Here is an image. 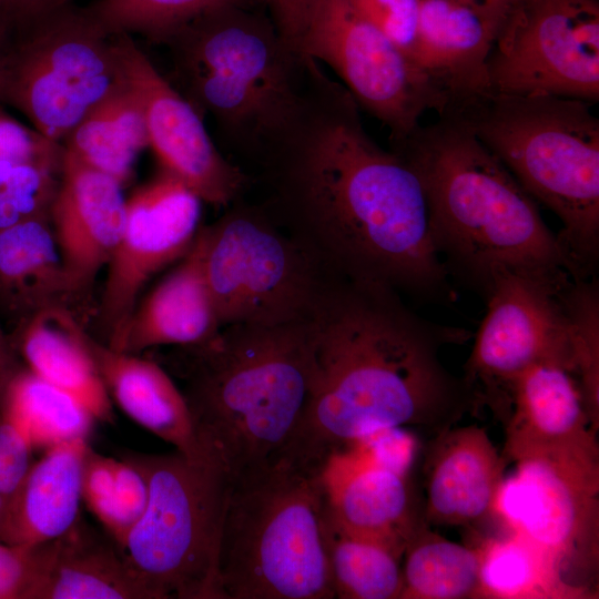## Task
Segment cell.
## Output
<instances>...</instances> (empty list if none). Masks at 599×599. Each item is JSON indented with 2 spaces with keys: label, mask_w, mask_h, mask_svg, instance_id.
<instances>
[{
  "label": "cell",
  "mask_w": 599,
  "mask_h": 599,
  "mask_svg": "<svg viewBox=\"0 0 599 599\" xmlns=\"http://www.w3.org/2000/svg\"><path fill=\"white\" fill-rule=\"evenodd\" d=\"M571 280L556 282L505 273L494 280L484 298L486 315L463 377L480 407H488L501 424L508 416L510 385L524 370L551 362L573 375L567 318L559 296Z\"/></svg>",
  "instance_id": "obj_14"
},
{
  "label": "cell",
  "mask_w": 599,
  "mask_h": 599,
  "mask_svg": "<svg viewBox=\"0 0 599 599\" xmlns=\"http://www.w3.org/2000/svg\"><path fill=\"white\" fill-rule=\"evenodd\" d=\"M495 517L592 591L599 568V449L556 450L515 461ZM597 592V591H596Z\"/></svg>",
  "instance_id": "obj_11"
},
{
  "label": "cell",
  "mask_w": 599,
  "mask_h": 599,
  "mask_svg": "<svg viewBox=\"0 0 599 599\" xmlns=\"http://www.w3.org/2000/svg\"><path fill=\"white\" fill-rule=\"evenodd\" d=\"M62 143L32 130L0 109V162L33 164L61 172Z\"/></svg>",
  "instance_id": "obj_37"
},
{
  "label": "cell",
  "mask_w": 599,
  "mask_h": 599,
  "mask_svg": "<svg viewBox=\"0 0 599 599\" xmlns=\"http://www.w3.org/2000/svg\"><path fill=\"white\" fill-rule=\"evenodd\" d=\"M4 505H6V498L0 494V518H1Z\"/></svg>",
  "instance_id": "obj_46"
},
{
  "label": "cell",
  "mask_w": 599,
  "mask_h": 599,
  "mask_svg": "<svg viewBox=\"0 0 599 599\" xmlns=\"http://www.w3.org/2000/svg\"><path fill=\"white\" fill-rule=\"evenodd\" d=\"M12 27L0 17V103L3 102V92L7 74L8 54L11 44Z\"/></svg>",
  "instance_id": "obj_44"
},
{
  "label": "cell",
  "mask_w": 599,
  "mask_h": 599,
  "mask_svg": "<svg viewBox=\"0 0 599 599\" xmlns=\"http://www.w3.org/2000/svg\"><path fill=\"white\" fill-rule=\"evenodd\" d=\"M323 535L335 598L400 599L403 556L382 544L342 531L325 514Z\"/></svg>",
  "instance_id": "obj_32"
},
{
  "label": "cell",
  "mask_w": 599,
  "mask_h": 599,
  "mask_svg": "<svg viewBox=\"0 0 599 599\" xmlns=\"http://www.w3.org/2000/svg\"><path fill=\"white\" fill-rule=\"evenodd\" d=\"M65 150L122 185L133 175L138 155L149 146L142 106L124 84L97 104L65 136Z\"/></svg>",
  "instance_id": "obj_28"
},
{
  "label": "cell",
  "mask_w": 599,
  "mask_h": 599,
  "mask_svg": "<svg viewBox=\"0 0 599 599\" xmlns=\"http://www.w3.org/2000/svg\"><path fill=\"white\" fill-rule=\"evenodd\" d=\"M480 564L476 542H454L427 525L404 550L400 599H478Z\"/></svg>",
  "instance_id": "obj_31"
},
{
  "label": "cell",
  "mask_w": 599,
  "mask_h": 599,
  "mask_svg": "<svg viewBox=\"0 0 599 599\" xmlns=\"http://www.w3.org/2000/svg\"><path fill=\"white\" fill-rule=\"evenodd\" d=\"M82 500L124 552L128 537L148 502L145 478L131 464L87 451L82 470Z\"/></svg>",
  "instance_id": "obj_33"
},
{
  "label": "cell",
  "mask_w": 599,
  "mask_h": 599,
  "mask_svg": "<svg viewBox=\"0 0 599 599\" xmlns=\"http://www.w3.org/2000/svg\"><path fill=\"white\" fill-rule=\"evenodd\" d=\"M202 203L163 172L126 200L123 232L94 314L105 343L121 329L146 283L191 248L202 225Z\"/></svg>",
  "instance_id": "obj_16"
},
{
  "label": "cell",
  "mask_w": 599,
  "mask_h": 599,
  "mask_svg": "<svg viewBox=\"0 0 599 599\" xmlns=\"http://www.w3.org/2000/svg\"><path fill=\"white\" fill-rule=\"evenodd\" d=\"M568 325L573 375L593 426L599 425V280L572 278L559 293Z\"/></svg>",
  "instance_id": "obj_35"
},
{
  "label": "cell",
  "mask_w": 599,
  "mask_h": 599,
  "mask_svg": "<svg viewBox=\"0 0 599 599\" xmlns=\"http://www.w3.org/2000/svg\"><path fill=\"white\" fill-rule=\"evenodd\" d=\"M124 84L113 35L67 3L12 28L3 102L44 136L62 143L102 100Z\"/></svg>",
  "instance_id": "obj_10"
},
{
  "label": "cell",
  "mask_w": 599,
  "mask_h": 599,
  "mask_svg": "<svg viewBox=\"0 0 599 599\" xmlns=\"http://www.w3.org/2000/svg\"><path fill=\"white\" fill-rule=\"evenodd\" d=\"M410 469L382 458L367 439L333 455L324 470L325 516L342 531L403 556L427 522Z\"/></svg>",
  "instance_id": "obj_17"
},
{
  "label": "cell",
  "mask_w": 599,
  "mask_h": 599,
  "mask_svg": "<svg viewBox=\"0 0 599 599\" xmlns=\"http://www.w3.org/2000/svg\"><path fill=\"white\" fill-rule=\"evenodd\" d=\"M323 473L284 458L231 480L217 559L221 599H332Z\"/></svg>",
  "instance_id": "obj_7"
},
{
  "label": "cell",
  "mask_w": 599,
  "mask_h": 599,
  "mask_svg": "<svg viewBox=\"0 0 599 599\" xmlns=\"http://www.w3.org/2000/svg\"><path fill=\"white\" fill-rule=\"evenodd\" d=\"M32 448L0 416V494L7 499L18 487L31 461Z\"/></svg>",
  "instance_id": "obj_40"
},
{
  "label": "cell",
  "mask_w": 599,
  "mask_h": 599,
  "mask_svg": "<svg viewBox=\"0 0 599 599\" xmlns=\"http://www.w3.org/2000/svg\"><path fill=\"white\" fill-rule=\"evenodd\" d=\"M58 305L88 317L87 306L70 287L49 217L0 231L2 324L12 332L39 312Z\"/></svg>",
  "instance_id": "obj_27"
},
{
  "label": "cell",
  "mask_w": 599,
  "mask_h": 599,
  "mask_svg": "<svg viewBox=\"0 0 599 599\" xmlns=\"http://www.w3.org/2000/svg\"><path fill=\"white\" fill-rule=\"evenodd\" d=\"M200 232L221 326L304 323L335 276L244 195Z\"/></svg>",
  "instance_id": "obj_9"
},
{
  "label": "cell",
  "mask_w": 599,
  "mask_h": 599,
  "mask_svg": "<svg viewBox=\"0 0 599 599\" xmlns=\"http://www.w3.org/2000/svg\"><path fill=\"white\" fill-rule=\"evenodd\" d=\"M0 416L33 449H49L88 439L97 420L71 394L22 367L10 380L0 402Z\"/></svg>",
  "instance_id": "obj_30"
},
{
  "label": "cell",
  "mask_w": 599,
  "mask_h": 599,
  "mask_svg": "<svg viewBox=\"0 0 599 599\" xmlns=\"http://www.w3.org/2000/svg\"><path fill=\"white\" fill-rule=\"evenodd\" d=\"M252 1L212 9L164 43L172 62L167 80L213 120L223 146L244 165L296 102L308 59Z\"/></svg>",
  "instance_id": "obj_6"
},
{
  "label": "cell",
  "mask_w": 599,
  "mask_h": 599,
  "mask_svg": "<svg viewBox=\"0 0 599 599\" xmlns=\"http://www.w3.org/2000/svg\"><path fill=\"white\" fill-rule=\"evenodd\" d=\"M479 599H590L598 592L569 582L539 549L517 535L478 538Z\"/></svg>",
  "instance_id": "obj_29"
},
{
  "label": "cell",
  "mask_w": 599,
  "mask_h": 599,
  "mask_svg": "<svg viewBox=\"0 0 599 599\" xmlns=\"http://www.w3.org/2000/svg\"><path fill=\"white\" fill-rule=\"evenodd\" d=\"M167 366L200 444L231 478L278 459L311 403L306 322L225 325L205 343L174 347Z\"/></svg>",
  "instance_id": "obj_4"
},
{
  "label": "cell",
  "mask_w": 599,
  "mask_h": 599,
  "mask_svg": "<svg viewBox=\"0 0 599 599\" xmlns=\"http://www.w3.org/2000/svg\"><path fill=\"white\" fill-rule=\"evenodd\" d=\"M506 465L483 427L455 425L434 435L422 469L427 525L474 528L494 518Z\"/></svg>",
  "instance_id": "obj_19"
},
{
  "label": "cell",
  "mask_w": 599,
  "mask_h": 599,
  "mask_svg": "<svg viewBox=\"0 0 599 599\" xmlns=\"http://www.w3.org/2000/svg\"><path fill=\"white\" fill-rule=\"evenodd\" d=\"M37 570V546L0 541V599H30Z\"/></svg>",
  "instance_id": "obj_39"
},
{
  "label": "cell",
  "mask_w": 599,
  "mask_h": 599,
  "mask_svg": "<svg viewBox=\"0 0 599 599\" xmlns=\"http://www.w3.org/2000/svg\"><path fill=\"white\" fill-rule=\"evenodd\" d=\"M501 455L506 461L556 450L599 449L576 377L562 365L538 363L509 388Z\"/></svg>",
  "instance_id": "obj_21"
},
{
  "label": "cell",
  "mask_w": 599,
  "mask_h": 599,
  "mask_svg": "<svg viewBox=\"0 0 599 599\" xmlns=\"http://www.w3.org/2000/svg\"><path fill=\"white\" fill-rule=\"evenodd\" d=\"M591 105L490 91L441 113L466 124L522 189L557 215L572 278L597 276L599 268V119Z\"/></svg>",
  "instance_id": "obj_5"
},
{
  "label": "cell",
  "mask_w": 599,
  "mask_h": 599,
  "mask_svg": "<svg viewBox=\"0 0 599 599\" xmlns=\"http://www.w3.org/2000/svg\"><path fill=\"white\" fill-rule=\"evenodd\" d=\"M508 8L419 0L414 61L447 95V108L490 92L488 57Z\"/></svg>",
  "instance_id": "obj_20"
},
{
  "label": "cell",
  "mask_w": 599,
  "mask_h": 599,
  "mask_svg": "<svg viewBox=\"0 0 599 599\" xmlns=\"http://www.w3.org/2000/svg\"><path fill=\"white\" fill-rule=\"evenodd\" d=\"M309 406L282 458L323 471L328 459L380 432L436 435L481 407L440 352L473 336L418 315L383 284L334 276L306 322Z\"/></svg>",
  "instance_id": "obj_2"
},
{
  "label": "cell",
  "mask_w": 599,
  "mask_h": 599,
  "mask_svg": "<svg viewBox=\"0 0 599 599\" xmlns=\"http://www.w3.org/2000/svg\"><path fill=\"white\" fill-rule=\"evenodd\" d=\"M297 51L328 65L359 109L390 130V141L412 134L427 111L448 106L428 75L345 0H312Z\"/></svg>",
  "instance_id": "obj_12"
},
{
  "label": "cell",
  "mask_w": 599,
  "mask_h": 599,
  "mask_svg": "<svg viewBox=\"0 0 599 599\" xmlns=\"http://www.w3.org/2000/svg\"><path fill=\"white\" fill-rule=\"evenodd\" d=\"M67 3L70 0H0V17L20 28Z\"/></svg>",
  "instance_id": "obj_42"
},
{
  "label": "cell",
  "mask_w": 599,
  "mask_h": 599,
  "mask_svg": "<svg viewBox=\"0 0 599 599\" xmlns=\"http://www.w3.org/2000/svg\"><path fill=\"white\" fill-rule=\"evenodd\" d=\"M59 176L33 164L0 162V231L49 217Z\"/></svg>",
  "instance_id": "obj_36"
},
{
  "label": "cell",
  "mask_w": 599,
  "mask_h": 599,
  "mask_svg": "<svg viewBox=\"0 0 599 599\" xmlns=\"http://www.w3.org/2000/svg\"><path fill=\"white\" fill-rule=\"evenodd\" d=\"M240 1L247 0H95L83 10L110 35L138 33L164 44L199 16Z\"/></svg>",
  "instance_id": "obj_34"
},
{
  "label": "cell",
  "mask_w": 599,
  "mask_h": 599,
  "mask_svg": "<svg viewBox=\"0 0 599 599\" xmlns=\"http://www.w3.org/2000/svg\"><path fill=\"white\" fill-rule=\"evenodd\" d=\"M345 1L414 61L419 0Z\"/></svg>",
  "instance_id": "obj_38"
},
{
  "label": "cell",
  "mask_w": 599,
  "mask_h": 599,
  "mask_svg": "<svg viewBox=\"0 0 599 599\" xmlns=\"http://www.w3.org/2000/svg\"><path fill=\"white\" fill-rule=\"evenodd\" d=\"M283 41L297 51L312 0H261Z\"/></svg>",
  "instance_id": "obj_41"
},
{
  "label": "cell",
  "mask_w": 599,
  "mask_h": 599,
  "mask_svg": "<svg viewBox=\"0 0 599 599\" xmlns=\"http://www.w3.org/2000/svg\"><path fill=\"white\" fill-rule=\"evenodd\" d=\"M471 3H491L502 7H509L512 0H461Z\"/></svg>",
  "instance_id": "obj_45"
},
{
  "label": "cell",
  "mask_w": 599,
  "mask_h": 599,
  "mask_svg": "<svg viewBox=\"0 0 599 599\" xmlns=\"http://www.w3.org/2000/svg\"><path fill=\"white\" fill-rule=\"evenodd\" d=\"M30 599H154L111 537L85 520L38 545Z\"/></svg>",
  "instance_id": "obj_23"
},
{
  "label": "cell",
  "mask_w": 599,
  "mask_h": 599,
  "mask_svg": "<svg viewBox=\"0 0 599 599\" xmlns=\"http://www.w3.org/2000/svg\"><path fill=\"white\" fill-rule=\"evenodd\" d=\"M392 145L420 182L432 242L449 278L483 300L505 273L572 278L536 201L461 121L441 114Z\"/></svg>",
  "instance_id": "obj_3"
},
{
  "label": "cell",
  "mask_w": 599,
  "mask_h": 599,
  "mask_svg": "<svg viewBox=\"0 0 599 599\" xmlns=\"http://www.w3.org/2000/svg\"><path fill=\"white\" fill-rule=\"evenodd\" d=\"M359 110L309 58L296 102L247 165L256 203L328 273L453 303L420 182L368 135Z\"/></svg>",
  "instance_id": "obj_1"
},
{
  "label": "cell",
  "mask_w": 599,
  "mask_h": 599,
  "mask_svg": "<svg viewBox=\"0 0 599 599\" xmlns=\"http://www.w3.org/2000/svg\"><path fill=\"white\" fill-rule=\"evenodd\" d=\"M221 327L204 275L203 242L199 230L187 253L136 302L121 329L106 344L116 351L139 355L160 346L200 345Z\"/></svg>",
  "instance_id": "obj_22"
},
{
  "label": "cell",
  "mask_w": 599,
  "mask_h": 599,
  "mask_svg": "<svg viewBox=\"0 0 599 599\" xmlns=\"http://www.w3.org/2000/svg\"><path fill=\"white\" fill-rule=\"evenodd\" d=\"M122 186L64 148L49 220L70 287L85 306L123 232L126 200Z\"/></svg>",
  "instance_id": "obj_18"
},
{
  "label": "cell",
  "mask_w": 599,
  "mask_h": 599,
  "mask_svg": "<svg viewBox=\"0 0 599 599\" xmlns=\"http://www.w3.org/2000/svg\"><path fill=\"white\" fill-rule=\"evenodd\" d=\"M22 367L10 336L0 319V402L10 380Z\"/></svg>",
  "instance_id": "obj_43"
},
{
  "label": "cell",
  "mask_w": 599,
  "mask_h": 599,
  "mask_svg": "<svg viewBox=\"0 0 599 599\" xmlns=\"http://www.w3.org/2000/svg\"><path fill=\"white\" fill-rule=\"evenodd\" d=\"M148 502L124 554L154 599H221L217 559L231 476L214 458L126 451Z\"/></svg>",
  "instance_id": "obj_8"
},
{
  "label": "cell",
  "mask_w": 599,
  "mask_h": 599,
  "mask_svg": "<svg viewBox=\"0 0 599 599\" xmlns=\"http://www.w3.org/2000/svg\"><path fill=\"white\" fill-rule=\"evenodd\" d=\"M88 439L51 447L28 468L6 499L0 541L37 546L64 534L80 517Z\"/></svg>",
  "instance_id": "obj_25"
},
{
  "label": "cell",
  "mask_w": 599,
  "mask_h": 599,
  "mask_svg": "<svg viewBox=\"0 0 599 599\" xmlns=\"http://www.w3.org/2000/svg\"><path fill=\"white\" fill-rule=\"evenodd\" d=\"M89 346L110 398L128 417L186 457L213 458L200 444L185 398L166 369L91 334Z\"/></svg>",
  "instance_id": "obj_24"
},
{
  "label": "cell",
  "mask_w": 599,
  "mask_h": 599,
  "mask_svg": "<svg viewBox=\"0 0 599 599\" xmlns=\"http://www.w3.org/2000/svg\"><path fill=\"white\" fill-rule=\"evenodd\" d=\"M113 42L124 81L142 106L149 146L162 172L215 207L225 209L245 195L250 176L222 154L192 104L156 70L130 34H115Z\"/></svg>",
  "instance_id": "obj_15"
},
{
  "label": "cell",
  "mask_w": 599,
  "mask_h": 599,
  "mask_svg": "<svg viewBox=\"0 0 599 599\" xmlns=\"http://www.w3.org/2000/svg\"><path fill=\"white\" fill-rule=\"evenodd\" d=\"M84 318L58 305L8 333L26 368L83 403L97 420L112 422L111 398L92 357Z\"/></svg>",
  "instance_id": "obj_26"
},
{
  "label": "cell",
  "mask_w": 599,
  "mask_h": 599,
  "mask_svg": "<svg viewBox=\"0 0 599 599\" xmlns=\"http://www.w3.org/2000/svg\"><path fill=\"white\" fill-rule=\"evenodd\" d=\"M490 91L599 101V0H512L490 50Z\"/></svg>",
  "instance_id": "obj_13"
}]
</instances>
